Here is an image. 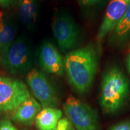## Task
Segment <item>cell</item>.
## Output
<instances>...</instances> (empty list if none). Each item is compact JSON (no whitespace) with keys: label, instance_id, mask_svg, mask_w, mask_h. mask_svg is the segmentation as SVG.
I'll return each mask as SVG.
<instances>
[{"label":"cell","instance_id":"obj_2","mask_svg":"<svg viewBox=\"0 0 130 130\" xmlns=\"http://www.w3.org/2000/svg\"><path fill=\"white\" fill-rule=\"evenodd\" d=\"M130 93L129 79L118 67L104 75L100 92V105L105 113H114L123 106Z\"/></svg>","mask_w":130,"mask_h":130},{"label":"cell","instance_id":"obj_8","mask_svg":"<svg viewBox=\"0 0 130 130\" xmlns=\"http://www.w3.org/2000/svg\"><path fill=\"white\" fill-rule=\"evenodd\" d=\"M129 3L130 0H110L98 31V42H101L111 33L125 13Z\"/></svg>","mask_w":130,"mask_h":130},{"label":"cell","instance_id":"obj_10","mask_svg":"<svg viewBox=\"0 0 130 130\" xmlns=\"http://www.w3.org/2000/svg\"><path fill=\"white\" fill-rule=\"evenodd\" d=\"M41 107L39 102L31 96L19 105L14 111L12 120L25 125H31L41 110Z\"/></svg>","mask_w":130,"mask_h":130},{"label":"cell","instance_id":"obj_5","mask_svg":"<svg viewBox=\"0 0 130 130\" xmlns=\"http://www.w3.org/2000/svg\"><path fill=\"white\" fill-rule=\"evenodd\" d=\"M63 109L75 130H98L96 111L89 105L70 96L63 104Z\"/></svg>","mask_w":130,"mask_h":130},{"label":"cell","instance_id":"obj_22","mask_svg":"<svg viewBox=\"0 0 130 130\" xmlns=\"http://www.w3.org/2000/svg\"><path fill=\"white\" fill-rule=\"evenodd\" d=\"M128 49H129V51H130V43H129V46H128Z\"/></svg>","mask_w":130,"mask_h":130},{"label":"cell","instance_id":"obj_19","mask_svg":"<svg viewBox=\"0 0 130 130\" xmlns=\"http://www.w3.org/2000/svg\"><path fill=\"white\" fill-rule=\"evenodd\" d=\"M17 0H0V5L4 7H8L16 3Z\"/></svg>","mask_w":130,"mask_h":130},{"label":"cell","instance_id":"obj_13","mask_svg":"<svg viewBox=\"0 0 130 130\" xmlns=\"http://www.w3.org/2000/svg\"><path fill=\"white\" fill-rule=\"evenodd\" d=\"M61 116L62 112L60 109L53 107L43 108L36 118V125L39 130H56Z\"/></svg>","mask_w":130,"mask_h":130},{"label":"cell","instance_id":"obj_9","mask_svg":"<svg viewBox=\"0 0 130 130\" xmlns=\"http://www.w3.org/2000/svg\"><path fill=\"white\" fill-rule=\"evenodd\" d=\"M39 62L46 72L58 76L64 75V60L57 47L50 41H45L40 46Z\"/></svg>","mask_w":130,"mask_h":130},{"label":"cell","instance_id":"obj_7","mask_svg":"<svg viewBox=\"0 0 130 130\" xmlns=\"http://www.w3.org/2000/svg\"><path fill=\"white\" fill-rule=\"evenodd\" d=\"M26 79L32 93L43 108H56L58 101L56 91L43 72L31 69L27 73Z\"/></svg>","mask_w":130,"mask_h":130},{"label":"cell","instance_id":"obj_12","mask_svg":"<svg viewBox=\"0 0 130 130\" xmlns=\"http://www.w3.org/2000/svg\"><path fill=\"white\" fill-rule=\"evenodd\" d=\"M16 27L12 19L0 11V55H2L15 40Z\"/></svg>","mask_w":130,"mask_h":130},{"label":"cell","instance_id":"obj_14","mask_svg":"<svg viewBox=\"0 0 130 130\" xmlns=\"http://www.w3.org/2000/svg\"><path fill=\"white\" fill-rule=\"evenodd\" d=\"M130 39V3L125 13L110 34V42L121 45Z\"/></svg>","mask_w":130,"mask_h":130},{"label":"cell","instance_id":"obj_20","mask_svg":"<svg viewBox=\"0 0 130 130\" xmlns=\"http://www.w3.org/2000/svg\"><path fill=\"white\" fill-rule=\"evenodd\" d=\"M126 69H127L128 72L130 74V53L128 55L127 57H126Z\"/></svg>","mask_w":130,"mask_h":130},{"label":"cell","instance_id":"obj_3","mask_svg":"<svg viewBox=\"0 0 130 130\" xmlns=\"http://www.w3.org/2000/svg\"><path fill=\"white\" fill-rule=\"evenodd\" d=\"M34 54L32 46L24 37H18L1 56L3 68L13 74L29 72L33 64Z\"/></svg>","mask_w":130,"mask_h":130},{"label":"cell","instance_id":"obj_18","mask_svg":"<svg viewBox=\"0 0 130 130\" xmlns=\"http://www.w3.org/2000/svg\"><path fill=\"white\" fill-rule=\"evenodd\" d=\"M0 130H18L10 121L3 120L0 122Z\"/></svg>","mask_w":130,"mask_h":130},{"label":"cell","instance_id":"obj_6","mask_svg":"<svg viewBox=\"0 0 130 130\" xmlns=\"http://www.w3.org/2000/svg\"><path fill=\"white\" fill-rule=\"evenodd\" d=\"M52 30L62 53L70 51L77 46L79 30L74 19L67 13L58 12L54 16Z\"/></svg>","mask_w":130,"mask_h":130},{"label":"cell","instance_id":"obj_17","mask_svg":"<svg viewBox=\"0 0 130 130\" xmlns=\"http://www.w3.org/2000/svg\"><path fill=\"white\" fill-rule=\"evenodd\" d=\"M110 130H130V121H123L117 123Z\"/></svg>","mask_w":130,"mask_h":130},{"label":"cell","instance_id":"obj_16","mask_svg":"<svg viewBox=\"0 0 130 130\" xmlns=\"http://www.w3.org/2000/svg\"><path fill=\"white\" fill-rule=\"evenodd\" d=\"M105 0H77L78 4L84 7H89L99 4L104 2Z\"/></svg>","mask_w":130,"mask_h":130},{"label":"cell","instance_id":"obj_11","mask_svg":"<svg viewBox=\"0 0 130 130\" xmlns=\"http://www.w3.org/2000/svg\"><path fill=\"white\" fill-rule=\"evenodd\" d=\"M18 13L22 24L28 29L36 24L39 18V3L37 0H17Z\"/></svg>","mask_w":130,"mask_h":130},{"label":"cell","instance_id":"obj_4","mask_svg":"<svg viewBox=\"0 0 130 130\" xmlns=\"http://www.w3.org/2000/svg\"><path fill=\"white\" fill-rule=\"evenodd\" d=\"M31 97L23 81L11 77H0V113H14L22 102Z\"/></svg>","mask_w":130,"mask_h":130},{"label":"cell","instance_id":"obj_15","mask_svg":"<svg viewBox=\"0 0 130 130\" xmlns=\"http://www.w3.org/2000/svg\"><path fill=\"white\" fill-rule=\"evenodd\" d=\"M70 125H71V122L68 118H61L58 121L56 130H68Z\"/></svg>","mask_w":130,"mask_h":130},{"label":"cell","instance_id":"obj_1","mask_svg":"<svg viewBox=\"0 0 130 130\" xmlns=\"http://www.w3.org/2000/svg\"><path fill=\"white\" fill-rule=\"evenodd\" d=\"M64 69L69 83L79 93L92 87L98 66V53L93 44L73 50L64 59Z\"/></svg>","mask_w":130,"mask_h":130},{"label":"cell","instance_id":"obj_21","mask_svg":"<svg viewBox=\"0 0 130 130\" xmlns=\"http://www.w3.org/2000/svg\"><path fill=\"white\" fill-rule=\"evenodd\" d=\"M68 130H75V128H74V126H73L72 125H71H71H70L69 127V128H68Z\"/></svg>","mask_w":130,"mask_h":130}]
</instances>
